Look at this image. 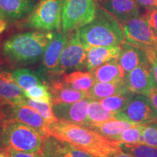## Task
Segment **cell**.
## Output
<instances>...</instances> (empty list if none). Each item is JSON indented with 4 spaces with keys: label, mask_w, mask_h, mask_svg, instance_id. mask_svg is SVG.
Listing matches in <instances>:
<instances>
[{
    "label": "cell",
    "mask_w": 157,
    "mask_h": 157,
    "mask_svg": "<svg viewBox=\"0 0 157 157\" xmlns=\"http://www.w3.org/2000/svg\"><path fill=\"white\" fill-rule=\"evenodd\" d=\"M51 136L97 157H111L119 151L118 143L90 127L62 120L49 125Z\"/></svg>",
    "instance_id": "obj_1"
},
{
    "label": "cell",
    "mask_w": 157,
    "mask_h": 157,
    "mask_svg": "<svg viewBox=\"0 0 157 157\" xmlns=\"http://www.w3.org/2000/svg\"><path fill=\"white\" fill-rule=\"evenodd\" d=\"M54 34L53 31L38 30L13 35L3 44L2 52L15 63H34L43 56Z\"/></svg>",
    "instance_id": "obj_2"
},
{
    "label": "cell",
    "mask_w": 157,
    "mask_h": 157,
    "mask_svg": "<svg viewBox=\"0 0 157 157\" xmlns=\"http://www.w3.org/2000/svg\"><path fill=\"white\" fill-rule=\"evenodd\" d=\"M86 48L120 45L125 40L122 25L105 9L98 7L93 21L79 29Z\"/></svg>",
    "instance_id": "obj_3"
},
{
    "label": "cell",
    "mask_w": 157,
    "mask_h": 157,
    "mask_svg": "<svg viewBox=\"0 0 157 157\" xmlns=\"http://www.w3.org/2000/svg\"><path fill=\"white\" fill-rule=\"evenodd\" d=\"M0 137L3 151L6 148L28 153L42 151L44 139L31 127L19 121L12 120L4 123Z\"/></svg>",
    "instance_id": "obj_4"
},
{
    "label": "cell",
    "mask_w": 157,
    "mask_h": 157,
    "mask_svg": "<svg viewBox=\"0 0 157 157\" xmlns=\"http://www.w3.org/2000/svg\"><path fill=\"white\" fill-rule=\"evenodd\" d=\"M97 7L93 0H62L63 32L81 29L95 17Z\"/></svg>",
    "instance_id": "obj_5"
},
{
    "label": "cell",
    "mask_w": 157,
    "mask_h": 157,
    "mask_svg": "<svg viewBox=\"0 0 157 157\" xmlns=\"http://www.w3.org/2000/svg\"><path fill=\"white\" fill-rule=\"evenodd\" d=\"M29 27L52 31L62 27V0H41L29 15Z\"/></svg>",
    "instance_id": "obj_6"
},
{
    "label": "cell",
    "mask_w": 157,
    "mask_h": 157,
    "mask_svg": "<svg viewBox=\"0 0 157 157\" xmlns=\"http://www.w3.org/2000/svg\"><path fill=\"white\" fill-rule=\"evenodd\" d=\"M117 120L127 121L136 124H147L157 121V112L147 95L135 93L124 109L115 113Z\"/></svg>",
    "instance_id": "obj_7"
},
{
    "label": "cell",
    "mask_w": 157,
    "mask_h": 157,
    "mask_svg": "<svg viewBox=\"0 0 157 157\" xmlns=\"http://www.w3.org/2000/svg\"><path fill=\"white\" fill-rule=\"evenodd\" d=\"M87 61V48L82 42L79 29L75 30L68 39L63 50L56 76L62 75L68 71L78 70L84 68Z\"/></svg>",
    "instance_id": "obj_8"
},
{
    "label": "cell",
    "mask_w": 157,
    "mask_h": 157,
    "mask_svg": "<svg viewBox=\"0 0 157 157\" xmlns=\"http://www.w3.org/2000/svg\"><path fill=\"white\" fill-rule=\"evenodd\" d=\"M121 25L126 42L144 51L157 48V38L143 16L133 17Z\"/></svg>",
    "instance_id": "obj_9"
},
{
    "label": "cell",
    "mask_w": 157,
    "mask_h": 157,
    "mask_svg": "<svg viewBox=\"0 0 157 157\" xmlns=\"http://www.w3.org/2000/svg\"><path fill=\"white\" fill-rule=\"evenodd\" d=\"M2 113L4 123L12 120L17 121L31 127L44 139L51 136L48 123L39 113L28 105H17L9 106V109H7L6 111L2 110Z\"/></svg>",
    "instance_id": "obj_10"
},
{
    "label": "cell",
    "mask_w": 157,
    "mask_h": 157,
    "mask_svg": "<svg viewBox=\"0 0 157 157\" xmlns=\"http://www.w3.org/2000/svg\"><path fill=\"white\" fill-rule=\"evenodd\" d=\"M124 82L130 92L145 95H148L151 90L156 86L148 60L125 74Z\"/></svg>",
    "instance_id": "obj_11"
},
{
    "label": "cell",
    "mask_w": 157,
    "mask_h": 157,
    "mask_svg": "<svg viewBox=\"0 0 157 157\" xmlns=\"http://www.w3.org/2000/svg\"><path fill=\"white\" fill-rule=\"evenodd\" d=\"M90 98H86L71 103L52 105V110L58 120L89 127L87 110Z\"/></svg>",
    "instance_id": "obj_12"
},
{
    "label": "cell",
    "mask_w": 157,
    "mask_h": 157,
    "mask_svg": "<svg viewBox=\"0 0 157 157\" xmlns=\"http://www.w3.org/2000/svg\"><path fill=\"white\" fill-rule=\"evenodd\" d=\"M68 40L67 32H55L42 56V71L49 76H56V69L63 50Z\"/></svg>",
    "instance_id": "obj_13"
},
{
    "label": "cell",
    "mask_w": 157,
    "mask_h": 157,
    "mask_svg": "<svg viewBox=\"0 0 157 157\" xmlns=\"http://www.w3.org/2000/svg\"><path fill=\"white\" fill-rule=\"evenodd\" d=\"M23 90L13 78L12 74L0 72V106L22 105L25 100Z\"/></svg>",
    "instance_id": "obj_14"
},
{
    "label": "cell",
    "mask_w": 157,
    "mask_h": 157,
    "mask_svg": "<svg viewBox=\"0 0 157 157\" xmlns=\"http://www.w3.org/2000/svg\"><path fill=\"white\" fill-rule=\"evenodd\" d=\"M104 9L116 17L121 24L140 15L136 0H103Z\"/></svg>",
    "instance_id": "obj_15"
},
{
    "label": "cell",
    "mask_w": 157,
    "mask_h": 157,
    "mask_svg": "<svg viewBox=\"0 0 157 157\" xmlns=\"http://www.w3.org/2000/svg\"><path fill=\"white\" fill-rule=\"evenodd\" d=\"M48 87L52 95V105L71 103L84 98H90L88 92L76 90L63 81L53 80Z\"/></svg>",
    "instance_id": "obj_16"
},
{
    "label": "cell",
    "mask_w": 157,
    "mask_h": 157,
    "mask_svg": "<svg viewBox=\"0 0 157 157\" xmlns=\"http://www.w3.org/2000/svg\"><path fill=\"white\" fill-rule=\"evenodd\" d=\"M121 50L117 60L125 74L148 60L144 50L138 47L124 41L121 44Z\"/></svg>",
    "instance_id": "obj_17"
},
{
    "label": "cell",
    "mask_w": 157,
    "mask_h": 157,
    "mask_svg": "<svg viewBox=\"0 0 157 157\" xmlns=\"http://www.w3.org/2000/svg\"><path fill=\"white\" fill-rule=\"evenodd\" d=\"M121 45V44H120ZM120 45L109 47H91L87 48L86 67L89 71L113 59H117L121 50Z\"/></svg>",
    "instance_id": "obj_18"
},
{
    "label": "cell",
    "mask_w": 157,
    "mask_h": 157,
    "mask_svg": "<svg viewBox=\"0 0 157 157\" xmlns=\"http://www.w3.org/2000/svg\"><path fill=\"white\" fill-rule=\"evenodd\" d=\"M35 6L36 0H0V11L11 21H18L26 17Z\"/></svg>",
    "instance_id": "obj_19"
},
{
    "label": "cell",
    "mask_w": 157,
    "mask_h": 157,
    "mask_svg": "<svg viewBox=\"0 0 157 157\" xmlns=\"http://www.w3.org/2000/svg\"><path fill=\"white\" fill-rule=\"evenodd\" d=\"M96 82H116L124 79L125 73L117 59H113L91 71Z\"/></svg>",
    "instance_id": "obj_20"
},
{
    "label": "cell",
    "mask_w": 157,
    "mask_h": 157,
    "mask_svg": "<svg viewBox=\"0 0 157 157\" xmlns=\"http://www.w3.org/2000/svg\"><path fill=\"white\" fill-rule=\"evenodd\" d=\"M129 91L123 79L116 82H95L88 92V95L91 99L101 101L109 96L126 93Z\"/></svg>",
    "instance_id": "obj_21"
},
{
    "label": "cell",
    "mask_w": 157,
    "mask_h": 157,
    "mask_svg": "<svg viewBox=\"0 0 157 157\" xmlns=\"http://www.w3.org/2000/svg\"><path fill=\"white\" fill-rule=\"evenodd\" d=\"M63 81L70 87L79 91L89 92L95 84V78L91 71H76L63 76Z\"/></svg>",
    "instance_id": "obj_22"
},
{
    "label": "cell",
    "mask_w": 157,
    "mask_h": 157,
    "mask_svg": "<svg viewBox=\"0 0 157 157\" xmlns=\"http://www.w3.org/2000/svg\"><path fill=\"white\" fill-rule=\"evenodd\" d=\"M137 125L138 124L127 121L111 120L97 124H92L89 127L103 135V136L112 140L113 137L120 135L125 129Z\"/></svg>",
    "instance_id": "obj_23"
},
{
    "label": "cell",
    "mask_w": 157,
    "mask_h": 157,
    "mask_svg": "<svg viewBox=\"0 0 157 157\" xmlns=\"http://www.w3.org/2000/svg\"><path fill=\"white\" fill-rule=\"evenodd\" d=\"M88 121L90 125L97 124L111 120H117L115 113L110 112L103 109L101 102L90 98L87 110Z\"/></svg>",
    "instance_id": "obj_24"
},
{
    "label": "cell",
    "mask_w": 157,
    "mask_h": 157,
    "mask_svg": "<svg viewBox=\"0 0 157 157\" xmlns=\"http://www.w3.org/2000/svg\"><path fill=\"white\" fill-rule=\"evenodd\" d=\"M134 94V93L129 91L126 93L118 94L105 98L101 99L100 102L103 109L108 111L112 113L121 112L126 108Z\"/></svg>",
    "instance_id": "obj_25"
},
{
    "label": "cell",
    "mask_w": 157,
    "mask_h": 157,
    "mask_svg": "<svg viewBox=\"0 0 157 157\" xmlns=\"http://www.w3.org/2000/svg\"><path fill=\"white\" fill-rule=\"evenodd\" d=\"M11 74L23 90H26L38 84H44L36 74L28 68H19L13 71Z\"/></svg>",
    "instance_id": "obj_26"
},
{
    "label": "cell",
    "mask_w": 157,
    "mask_h": 157,
    "mask_svg": "<svg viewBox=\"0 0 157 157\" xmlns=\"http://www.w3.org/2000/svg\"><path fill=\"white\" fill-rule=\"evenodd\" d=\"M123 152L135 157H157V148L143 143H118Z\"/></svg>",
    "instance_id": "obj_27"
},
{
    "label": "cell",
    "mask_w": 157,
    "mask_h": 157,
    "mask_svg": "<svg viewBox=\"0 0 157 157\" xmlns=\"http://www.w3.org/2000/svg\"><path fill=\"white\" fill-rule=\"evenodd\" d=\"M51 141L56 152L60 157H97L80 150L69 143L50 136Z\"/></svg>",
    "instance_id": "obj_28"
},
{
    "label": "cell",
    "mask_w": 157,
    "mask_h": 157,
    "mask_svg": "<svg viewBox=\"0 0 157 157\" xmlns=\"http://www.w3.org/2000/svg\"><path fill=\"white\" fill-rule=\"evenodd\" d=\"M22 105H26L35 110L48 123V126L58 121V118L56 117L53 112L52 105L51 103H42V102H37L32 101V100L25 99Z\"/></svg>",
    "instance_id": "obj_29"
},
{
    "label": "cell",
    "mask_w": 157,
    "mask_h": 157,
    "mask_svg": "<svg viewBox=\"0 0 157 157\" xmlns=\"http://www.w3.org/2000/svg\"><path fill=\"white\" fill-rule=\"evenodd\" d=\"M146 124H141L128 128L120 135L113 137L112 140L117 143H143V131Z\"/></svg>",
    "instance_id": "obj_30"
},
{
    "label": "cell",
    "mask_w": 157,
    "mask_h": 157,
    "mask_svg": "<svg viewBox=\"0 0 157 157\" xmlns=\"http://www.w3.org/2000/svg\"><path fill=\"white\" fill-rule=\"evenodd\" d=\"M23 93L27 99L52 104V95L46 84L35 85L28 90H23Z\"/></svg>",
    "instance_id": "obj_31"
},
{
    "label": "cell",
    "mask_w": 157,
    "mask_h": 157,
    "mask_svg": "<svg viewBox=\"0 0 157 157\" xmlns=\"http://www.w3.org/2000/svg\"><path fill=\"white\" fill-rule=\"evenodd\" d=\"M144 144L157 148V121L146 124L143 131Z\"/></svg>",
    "instance_id": "obj_32"
},
{
    "label": "cell",
    "mask_w": 157,
    "mask_h": 157,
    "mask_svg": "<svg viewBox=\"0 0 157 157\" xmlns=\"http://www.w3.org/2000/svg\"><path fill=\"white\" fill-rule=\"evenodd\" d=\"M144 52L151 66L154 80L157 86V48L148 49Z\"/></svg>",
    "instance_id": "obj_33"
},
{
    "label": "cell",
    "mask_w": 157,
    "mask_h": 157,
    "mask_svg": "<svg viewBox=\"0 0 157 157\" xmlns=\"http://www.w3.org/2000/svg\"><path fill=\"white\" fill-rule=\"evenodd\" d=\"M143 17L146 20L155 36L157 38V8L147 10Z\"/></svg>",
    "instance_id": "obj_34"
},
{
    "label": "cell",
    "mask_w": 157,
    "mask_h": 157,
    "mask_svg": "<svg viewBox=\"0 0 157 157\" xmlns=\"http://www.w3.org/2000/svg\"><path fill=\"white\" fill-rule=\"evenodd\" d=\"M42 154L43 157H60L56 152L51 141L50 137L45 138L44 140Z\"/></svg>",
    "instance_id": "obj_35"
},
{
    "label": "cell",
    "mask_w": 157,
    "mask_h": 157,
    "mask_svg": "<svg viewBox=\"0 0 157 157\" xmlns=\"http://www.w3.org/2000/svg\"><path fill=\"white\" fill-rule=\"evenodd\" d=\"M7 157H43L42 153H28L6 148L2 152Z\"/></svg>",
    "instance_id": "obj_36"
},
{
    "label": "cell",
    "mask_w": 157,
    "mask_h": 157,
    "mask_svg": "<svg viewBox=\"0 0 157 157\" xmlns=\"http://www.w3.org/2000/svg\"><path fill=\"white\" fill-rule=\"evenodd\" d=\"M137 3L147 10L157 8V0H136Z\"/></svg>",
    "instance_id": "obj_37"
},
{
    "label": "cell",
    "mask_w": 157,
    "mask_h": 157,
    "mask_svg": "<svg viewBox=\"0 0 157 157\" xmlns=\"http://www.w3.org/2000/svg\"><path fill=\"white\" fill-rule=\"evenodd\" d=\"M147 96L149 98L151 102L153 107L154 108V109L156 110L157 112V86L152 88Z\"/></svg>",
    "instance_id": "obj_38"
},
{
    "label": "cell",
    "mask_w": 157,
    "mask_h": 157,
    "mask_svg": "<svg viewBox=\"0 0 157 157\" xmlns=\"http://www.w3.org/2000/svg\"><path fill=\"white\" fill-rule=\"evenodd\" d=\"M7 18L5 16V15L0 11V34L2 33L7 28Z\"/></svg>",
    "instance_id": "obj_39"
},
{
    "label": "cell",
    "mask_w": 157,
    "mask_h": 157,
    "mask_svg": "<svg viewBox=\"0 0 157 157\" xmlns=\"http://www.w3.org/2000/svg\"><path fill=\"white\" fill-rule=\"evenodd\" d=\"M111 157H135V156H133L132 155L129 154H127V153L125 152H123L122 151L119 150V151L115 153V154H113Z\"/></svg>",
    "instance_id": "obj_40"
},
{
    "label": "cell",
    "mask_w": 157,
    "mask_h": 157,
    "mask_svg": "<svg viewBox=\"0 0 157 157\" xmlns=\"http://www.w3.org/2000/svg\"><path fill=\"white\" fill-rule=\"evenodd\" d=\"M2 151H3V146H2V144L1 137H0V153H2Z\"/></svg>",
    "instance_id": "obj_41"
},
{
    "label": "cell",
    "mask_w": 157,
    "mask_h": 157,
    "mask_svg": "<svg viewBox=\"0 0 157 157\" xmlns=\"http://www.w3.org/2000/svg\"><path fill=\"white\" fill-rule=\"evenodd\" d=\"M0 157H7L5 154L3 153H0Z\"/></svg>",
    "instance_id": "obj_42"
}]
</instances>
